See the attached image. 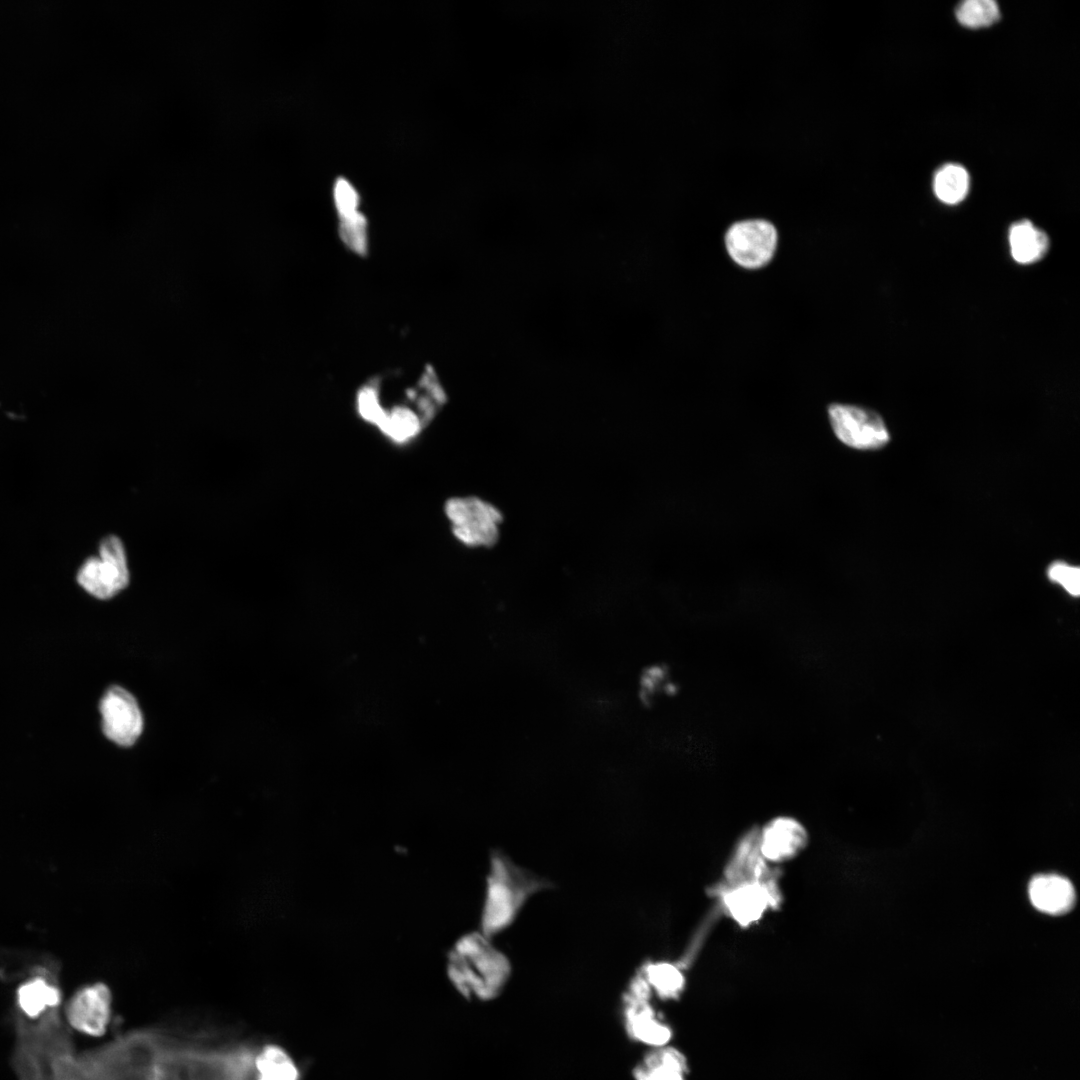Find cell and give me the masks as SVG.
<instances>
[{
  "instance_id": "6da1fadb",
  "label": "cell",
  "mask_w": 1080,
  "mask_h": 1080,
  "mask_svg": "<svg viewBox=\"0 0 1080 1080\" xmlns=\"http://www.w3.org/2000/svg\"><path fill=\"white\" fill-rule=\"evenodd\" d=\"M172 1038L140 1030L86 1052H77L68 1032L57 1033L34 1052L26 1080H158Z\"/></svg>"
},
{
  "instance_id": "7a4b0ae2",
  "label": "cell",
  "mask_w": 1080,
  "mask_h": 1080,
  "mask_svg": "<svg viewBox=\"0 0 1080 1080\" xmlns=\"http://www.w3.org/2000/svg\"><path fill=\"white\" fill-rule=\"evenodd\" d=\"M491 940L480 931L469 932L459 937L447 953V978L465 1000H494L511 976L509 959Z\"/></svg>"
},
{
  "instance_id": "3957f363",
  "label": "cell",
  "mask_w": 1080,
  "mask_h": 1080,
  "mask_svg": "<svg viewBox=\"0 0 1080 1080\" xmlns=\"http://www.w3.org/2000/svg\"><path fill=\"white\" fill-rule=\"evenodd\" d=\"M552 886V882L515 864L503 852L492 850L480 916V932L492 939L514 922L531 896Z\"/></svg>"
},
{
  "instance_id": "277c9868",
  "label": "cell",
  "mask_w": 1080,
  "mask_h": 1080,
  "mask_svg": "<svg viewBox=\"0 0 1080 1080\" xmlns=\"http://www.w3.org/2000/svg\"><path fill=\"white\" fill-rule=\"evenodd\" d=\"M257 1051L247 1046L206 1047L173 1039L162 1058L158 1080H257Z\"/></svg>"
},
{
  "instance_id": "5b68a950",
  "label": "cell",
  "mask_w": 1080,
  "mask_h": 1080,
  "mask_svg": "<svg viewBox=\"0 0 1080 1080\" xmlns=\"http://www.w3.org/2000/svg\"><path fill=\"white\" fill-rule=\"evenodd\" d=\"M723 241L729 258L737 266L745 270H758L774 258L778 231L767 219H742L727 228Z\"/></svg>"
},
{
  "instance_id": "8992f818",
  "label": "cell",
  "mask_w": 1080,
  "mask_h": 1080,
  "mask_svg": "<svg viewBox=\"0 0 1080 1080\" xmlns=\"http://www.w3.org/2000/svg\"><path fill=\"white\" fill-rule=\"evenodd\" d=\"M455 538L469 547H490L499 537L501 512L475 496L454 497L444 508Z\"/></svg>"
},
{
  "instance_id": "52a82bcc",
  "label": "cell",
  "mask_w": 1080,
  "mask_h": 1080,
  "mask_svg": "<svg viewBox=\"0 0 1080 1080\" xmlns=\"http://www.w3.org/2000/svg\"><path fill=\"white\" fill-rule=\"evenodd\" d=\"M79 585L98 599H109L124 589L129 582V570L124 546L114 536L104 538L99 555L88 558L77 574Z\"/></svg>"
},
{
  "instance_id": "ba28073f",
  "label": "cell",
  "mask_w": 1080,
  "mask_h": 1080,
  "mask_svg": "<svg viewBox=\"0 0 1080 1080\" xmlns=\"http://www.w3.org/2000/svg\"><path fill=\"white\" fill-rule=\"evenodd\" d=\"M831 428L839 441L858 450H873L889 441L888 429L879 414L857 405L832 403L827 408Z\"/></svg>"
},
{
  "instance_id": "9c48e42d",
  "label": "cell",
  "mask_w": 1080,
  "mask_h": 1080,
  "mask_svg": "<svg viewBox=\"0 0 1080 1080\" xmlns=\"http://www.w3.org/2000/svg\"><path fill=\"white\" fill-rule=\"evenodd\" d=\"M102 729L120 746L133 745L143 730V717L133 695L119 686L110 687L100 701Z\"/></svg>"
},
{
  "instance_id": "30bf717a",
  "label": "cell",
  "mask_w": 1080,
  "mask_h": 1080,
  "mask_svg": "<svg viewBox=\"0 0 1080 1080\" xmlns=\"http://www.w3.org/2000/svg\"><path fill=\"white\" fill-rule=\"evenodd\" d=\"M111 1014V994L104 984H94L78 991L67 1007L70 1024L81 1032L101 1035Z\"/></svg>"
},
{
  "instance_id": "8fae6325",
  "label": "cell",
  "mask_w": 1080,
  "mask_h": 1080,
  "mask_svg": "<svg viewBox=\"0 0 1080 1080\" xmlns=\"http://www.w3.org/2000/svg\"><path fill=\"white\" fill-rule=\"evenodd\" d=\"M622 1002L624 1027L631 1040L651 1048L667 1045L672 1030L657 1016L650 1000L623 996Z\"/></svg>"
},
{
  "instance_id": "7c38bea8",
  "label": "cell",
  "mask_w": 1080,
  "mask_h": 1080,
  "mask_svg": "<svg viewBox=\"0 0 1080 1080\" xmlns=\"http://www.w3.org/2000/svg\"><path fill=\"white\" fill-rule=\"evenodd\" d=\"M807 842V833L800 823L791 818H777L770 822L761 836V853L770 861L780 862L795 856Z\"/></svg>"
},
{
  "instance_id": "4fadbf2b",
  "label": "cell",
  "mask_w": 1080,
  "mask_h": 1080,
  "mask_svg": "<svg viewBox=\"0 0 1080 1080\" xmlns=\"http://www.w3.org/2000/svg\"><path fill=\"white\" fill-rule=\"evenodd\" d=\"M1028 894L1033 906L1046 914L1060 915L1072 909L1075 903V890L1065 877L1056 874H1041L1033 877L1028 886Z\"/></svg>"
},
{
  "instance_id": "5bb4252c",
  "label": "cell",
  "mask_w": 1080,
  "mask_h": 1080,
  "mask_svg": "<svg viewBox=\"0 0 1080 1080\" xmlns=\"http://www.w3.org/2000/svg\"><path fill=\"white\" fill-rule=\"evenodd\" d=\"M687 1061L673 1047H654L633 1068L634 1080H685Z\"/></svg>"
},
{
  "instance_id": "9a60e30c",
  "label": "cell",
  "mask_w": 1080,
  "mask_h": 1080,
  "mask_svg": "<svg viewBox=\"0 0 1080 1080\" xmlns=\"http://www.w3.org/2000/svg\"><path fill=\"white\" fill-rule=\"evenodd\" d=\"M724 901L730 915L741 925H748L758 920L767 908L769 893L758 883L744 884L731 890Z\"/></svg>"
},
{
  "instance_id": "2e32d148",
  "label": "cell",
  "mask_w": 1080,
  "mask_h": 1080,
  "mask_svg": "<svg viewBox=\"0 0 1080 1080\" xmlns=\"http://www.w3.org/2000/svg\"><path fill=\"white\" fill-rule=\"evenodd\" d=\"M1009 244L1016 262L1030 264L1045 256L1049 249V238L1031 221L1024 219L1010 227Z\"/></svg>"
},
{
  "instance_id": "e0dca14e",
  "label": "cell",
  "mask_w": 1080,
  "mask_h": 1080,
  "mask_svg": "<svg viewBox=\"0 0 1080 1080\" xmlns=\"http://www.w3.org/2000/svg\"><path fill=\"white\" fill-rule=\"evenodd\" d=\"M257 1080H301V1071L282 1047L264 1046L256 1055Z\"/></svg>"
},
{
  "instance_id": "ac0fdd59",
  "label": "cell",
  "mask_w": 1080,
  "mask_h": 1080,
  "mask_svg": "<svg viewBox=\"0 0 1080 1080\" xmlns=\"http://www.w3.org/2000/svg\"><path fill=\"white\" fill-rule=\"evenodd\" d=\"M652 992L662 999L677 998L685 984L684 976L678 966L667 962L647 963L639 969Z\"/></svg>"
},
{
  "instance_id": "d6986e66",
  "label": "cell",
  "mask_w": 1080,
  "mask_h": 1080,
  "mask_svg": "<svg viewBox=\"0 0 1080 1080\" xmlns=\"http://www.w3.org/2000/svg\"><path fill=\"white\" fill-rule=\"evenodd\" d=\"M933 189L937 198L946 204L962 201L969 190V175L959 164H946L935 174Z\"/></svg>"
},
{
  "instance_id": "ffe728a7",
  "label": "cell",
  "mask_w": 1080,
  "mask_h": 1080,
  "mask_svg": "<svg viewBox=\"0 0 1080 1080\" xmlns=\"http://www.w3.org/2000/svg\"><path fill=\"white\" fill-rule=\"evenodd\" d=\"M958 21L967 27L979 28L995 23L1000 17L998 4L993 0H966L956 8Z\"/></svg>"
},
{
  "instance_id": "44dd1931",
  "label": "cell",
  "mask_w": 1080,
  "mask_h": 1080,
  "mask_svg": "<svg viewBox=\"0 0 1080 1080\" xmlns=\"http://www.w3.org/2000/svg\"><path fill=\"white\" fill-rule=\"evenodd\" d=\"M339 235L347 248L360 256L368 252V222L357 211L351 215L339 217Z\"/></svg>"
},
{
  "instance_id": "7402d4cb",
  "label": "cell",
  "mask_w": 1080,
  "mask_h": 1080,
  "mask_svg": "<svg viewBox=\"0 0 1080 1080\" xmlns=\"http://www.w3.org/2000/svg\"><path fill=\"white\" fill-rule=\"evenodd\" d=\"M333 196L338 217L359 211L360 197L354 186L345 178L335 181Z\"/></svg>"
},
{
  "instance_id": "603a6c76",
  "label": "cell",
  "mask_w": 1080,
  "mask_h": 1080,
  "mask_svg": "<svg viewBox=\"0 0 1080 1080\" xmlns=\"http://www.w3.org/2000/svg\"><path fill=\"white\" fill-rule=\"evenodd\" d=\"M1048 577L1051 581L1060 584L1073 596H1078L1080 591V569L1065 562L1056 561L1048 568Z\"/></svg>"
}]
</instances>
